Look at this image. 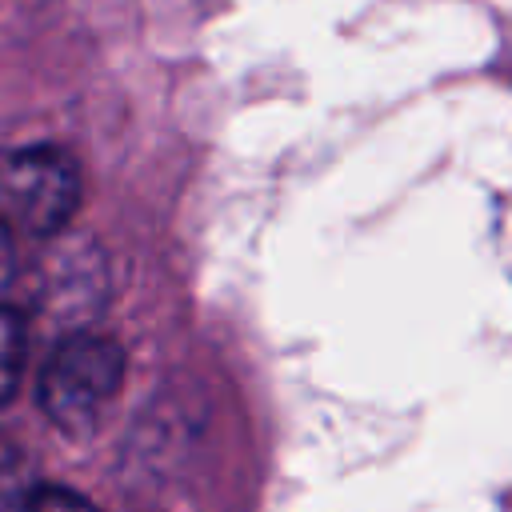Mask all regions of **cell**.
Segmentation results:
<instances>
[{
    "instance_id": "1",
    "label": "cell",
    "mask_w": 512,
    "mask_h": 512,
    "mask_svg": "<svg viewBox=\"0 0 512 512\" xmlns=\"http://www.w3.org/2000/svg\"><path fill=\"white\" fill-rule=\"evenodd\" d=\"M120 384H124L120 344L92 332H68L60 336V344L52 348L40 372V408L60 432L84 436L100 424Z\"/></svg>"
},
{
    "instance_id": "2",
    "label": "cell",
    "mask_w": 512,
    "mask_h": 512,
    "mask_svg": "<svg viewBox=\"0 0 512 512\" xmlns=\"http://www.w3.org/2000/svg\"><path fill=\"white\" fill-rule=\"evenodd\" d=\"M80 164L52 144L0 152V216L12 232L44 236L68 228L80 208Z\"/></svg>"
},
{
    "instance_id": "3",
    "label": "cell",
    "mask_w": 512,
    "mask_h": 512,
    "mask_svg": "<svg viewBox=\"0 0 512 512\" xmlns=\"http://www.w3.org/2000/svg\"><path fill=\"white\" fill-rule=\"evenodd\" d=\"M100 256L88 244H56L36 276V300L44 312L60 316V320H80L88 312H96L100 300Z\"/></svg>"
},
{
    "instance_id": "4",
    "label": "cell",
    "mask_w": 512,
    "mask_h": 512,
    "mask_svg": "<svg viewBox=\"0 0 512 512\" xmlns=\"http://www.w3.org/2000/svg\"><path fill=\"white\" fill-rule=\"evenodd\" d=\"M36 488H32V472L20 448L0 444V512H28Z\"/></svg>"
},
{
    "instance_id": "5",
    "label": "cell",
    "mask_w": 512,
    "mask_h": 512,
    "mask_svg": "<svg viewBox=\"0 0 512 512\" xmlns=\"http://www.w3.org/2000/svg\"><path fill=\"white\" fill-rule=\"evenodd\" d=\"M20 360H24V324H20V316L12 308L0 304V404L16 388Z\"/></svg>"
},
{
    "instance_id": "6",
    "label": "cell",
    "mask_w": 512,
    "mask_h": 512,
    "mask_svg": "<svg viewBox=\"0 0 512 512\" xmlns=\"http://www.w3.org/2000/svg\"><path fill=\"white\" fill-rule=\"evenodd\" d=\"M28 512H96L84 496L68 492V488H40L28 504Z\"/></svg>"
},
{
    "instance_id": "7",
    "label": "cell",
    "mask_w": 512,
    "mask_h": 512,
    "mask_svg": "<svg viewBox=\"0 0 512 512\" xmlns=\"http://www.w3.org/2000/svg\"><path fill=\"white\" fill-rule=\"evenodd\" d=\"M12 272H16V232L0 216V292L12 284Z\"/></svg>"
}]
</instances>
